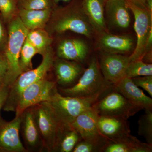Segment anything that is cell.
<instances>
[{"label":"cell","instance_id":"6da1fadb","mask_svg":"<svg viewBox=\"0 0 152 152\" xmlns=\"http://www.w3.org/2000/svg\"><path fill=\"white\" fill-rule=\"evenodd\" d=\"M45 28L51 36L67 31L89 39L96 35L83 9L82 0H71L67 5L55 7Z\"/></svg>","mask_w":152,"mask_h":152},{"label":"cell","instance_id":"7a4b0ae2","mask_svg":"<svg viewBox=\"0 0 152 152\" xmlns=\"http://www.w3.org/2000/svg\"><path fill=\"white\" fill-rule=\"evenodd\" d=\"M114 84L104 78L98 64L97 58H92L77 82L70 88H60L66 96L91 98L98 100L113 90Z\"/></svg>","mask_w":152,"mask_h":152},{"label":"cell","instance_id":"3957f363","mask_svg":"<svg viewBox=\"0 0 152 152\" xmlns=\"http://www.w3.org/2000/svg\"><path fill=\"white\" fill-rule=\"evenodd\" d=\"M8 24V39L4 53L8 69L4 84L10 88L21 74L19 66L20 54L29 31L24 26L18 16Z\"/></svg>","mask_w":152,"mask_h":152},{"label":"cell","instance_id":"277c9868","mask_svg":"<svg viewBox=\"0 0 152 152\" xmlns=\"http://www.w3.org/2000/svg\"><path fill=\"white\" fill-rule=\"evenodd\" d=\"M42 57V62L37 67L22 73L10 88L3 108L4 111L15 112L24 90L32 84L46 77L48 73L53 68L55 58L51 47L48 49Z\"/></svg>","mask_w":152,"mask_h":152},{"label":"cell","instance_id":"5b68a950","mask_svg":"<svg viewBox=\"0 0 152 152\" xmlns=\"http://www.w3.org/2000/svg\"><path fill=\"white\" fill-rule=\"evenodd\" d=\"M31 107L44 149L54 151L58 137L65 125L60 121L48 102L40 103Z\"/></svg>","mask_w":152,"mask_h":152},{"label":"cell","instance_id":"8992f818","mask_svg":"<svg viewBox=\"0 0 152 152\" xmlns=\"http://www.w3.org/2000/svg\"><path fill=\"white\" fill-rule=\"evenodd\" d=\"M97 100L91 98L66 96L55 89L48 101L63 124L70 125L79 115L92 107Z\"/></svg>","mask_w":152,"mask_h":152},{"label":"cell","instance_id":"52a82bcc","mask_svg":"<svg viewBox=\"0 0 152 152\" xmlns=\"http://www.w3.org/2000/svg\"><path fill=\"white\" fill-rule=\"evenodd\" d=\"M92 108L98 115L115 117L127 120L142 109L128 101L115 89L97 101Z\"/></svg>","mask_w":152,"mask_h":152},{"label":"cell","instance_id":"ba28073f","mask_svg":"<svg viewBox=\"0 0 152 152\" xmlns=\"http://www.w3.org/2000/svg\"><path fill=\"white\" fill-rule=\"evenodd\" d=\"M127 1L134 17V28L137 37V44L129 56L130 59H142L145 55L149 37L152 32V12L144 6Z\"/></svg>","mask_w":152,"mask_h":152},{"label":"cell","instance_id":"9c48e42d","mask_svg":"<svg viewBox=\"0 0 152 152\" xmlns=\"http://www.w3.org/2000/svg\"><path fill=\"white\" fill-rule=\"evenodd\" d=\"M57 86L56 80L47 76L30 85L22 93L15 110V117L21 115L28 108L50 100Z\"/></svg>","mask_w":152,"mask_h":152},{"label":"cell","instance_id":"30bf717a","mask_svg":"<svg viewBox=\"0 0 152 152\" xmlns=\"http://www.w3.org/2000/svg\"><path fill=\"white\" fill-rule=\"evenodd\" d=\"M98 116L92 107L79 115L70 125L80 134L82 140L92 143L101 152L110 141L99 131Z\"/></svg>","mask_w":152,"mask_h":152},{"label":"cell","instance_id":"8fae6325","mask_svg":"<svg viewBox=\"0 0 152 152\" xmlns=\"http://www.w3.org/2000/svg\"><path fill=\"white\" fill-rule=\"evenodd\" d=\"M99 52L97 59L101 72L107 80L116 84L125 77L129 56Z\"/></svg>","mask_w":152,"mask_h":152},{"label":"cell","instance_id":"7c38bea8","mask_svg":"<svg viewBox=\"0 0 152 152\" xmlns=\"http://www.w3.org/2000/svg\"><path fill=\"white\" fill-rule=\"evenodd\" d=\"M21 115L7 121L0 115V152H27L20 138Z\"/></svg>","mask_w":152,"mask_h":152},{"label":"cell","instance_id":"4fadbf2b","mask_svg":"<svg viewBox=\"0 0 152 152\" xmlns=\"http://www.w3.org/2000/svg\"><path fill=\"white\" fill-rule=\"evenodd\" d=\"M53 68L57 85L62 88L74 86L84 71L81 63L58 58L55 59Z\"/></svg>","mask_w":152,"mask_h":152},{"label":"cell","instance_id":"5bb4252c","mask_svg":"<svg viewBox=\"0 0 152 152\" xmlns=\"http://www.w3.org/2000/svg\"><path fill=\"white\" fill-rule=\"evenodd\" d=\"M20 131L27 152H39L44 149L31 107L25 110L21 115Z\"/></svg>","mask_w":152,"mask_h":152},{"label":"cell","instance_id":"9a60e30c","mask_svg":"<svg viewBox=\"0 0 152 152\" xmlns=\"http://www.w3.org/2000/svg\"><path fill=\"white\" fill-rule=\"evenodd\" d=\"M98 36L96 45L99 51L125 55L134 51V41L130 36L117 35L108 31Z\"/></svg>","mask_w":152,"mask_h":152},{"label":"cell","instance_id":"2e32d148","mask_svg":"<svg viewBox=\"0 0 152 152\" xmlns=\"http://www.w3.org/2000/svg\"><path fill=\"white\" fill-rule=\"evenodd\" d=\"M97 126L101 134L109 141L118 140L130 135L127 120L121 118L98 115Z\"/></svg>","mask_w":152,"mask_h":152},{"label":"cell","instance_id":"e0dca14e","mask_svg":"<svg viewBox=\"0 0 152 152\" xmlns=\"http://www.w3.org/2000/svg\"><path fill=\"white\" fill-rule=\"evenodd\" d=\"M89 48L86 42L78 39H66L57 46V58L83 63L86 60Z\"/></svg>","mask_w":152,"mask_h":152},{"label":"cell","instance_id":"ac0fdd59","mask_svg":"<svg viewBox=\"0 0 152 152\" xmlns=\"http://www.w3.org/2000/svg\"><path fill=\"white\" fill-rule=\"evenodd\" d=\"M114 89L128 101L142 110H152V99L147 96L132 79L125 77L114 85Z\"/></svg>","mask_w":152,"mask_h":152},{"label":"cell","instance_id":"d6986e66","mask_svg":"<svg viewBox=\"0 0 152 152\" xmlns=\"http://www.w3.org/2000/svg\"><path fill=\"white\" fill-rule=\"evenodd\" d=\"M130 9L127 0H106L105 11L109 22L121 29H126L131 23Z\"/></svg>","mask_w":152,"mask_h":152},{"label":"cell","instance_id":"ffe728a7","mask_svg":"<svg viewBox=\"0 0 152 152\" xmlns=\"http://www.w3.org/2000/svg\"><path fill=\"white\" fill-rule=\"evenodd\" d=\"M106 0H82L85 14L94 30L96 35L108 31L105 19Z\"/></svg>","mask_w":152,"mask_h":152},{"label":"cell","instance_id":"44dd1931","mask_svg":"<svg viewBox=\"0 0 152 152\" xmlns=\"http://www.w3.org/2000/svg\"><path fill=\"white\" fill-rule=\"evenodd\" d=\"M152 145L142 142L130 135L116 141H110L103 150L104 152H151Z\"/></svg>","mask_w":152,"mask_h":152},{"label":"cell","instance_id":"7402d4cb","mask_svg":"<svg viewBox=\"0 0 152 152\" xmlns=\"http://www.w3.org/2000/svg\"><path fill=\"white\" fill-rule=\"evenodd\" d=\"M53 8L43 10H26L19 9L18 16L28 31L45 28L50 18Z\"/></svg>","mask_w":152,"mask_h":152},{"label":"cell","instance_id":"603a6c76","mask_svg":"<svg viewBox=\"0 0 152 152\" xmlns=\"http://www.w3.org/2000/svg\"><path fill=\"white\" fill-rule=\"evenodd\" d=\"M81 140L80 134L71 125H65L60 132L54 152H72Z\"/></svg>","mask_w":152,"mask_h":152},{"label":"cell","instance_id":"cb8c5ba5","mask_svg":"<svg viewBox=\"0 0 152 152\" xmlns=\"http://www.w3.org/2000/svg\"><path fill=\"white\" fill-rule=\"evenodd\" d=\"M26 39L35 48L38 54L42 56L51 47L53 42V38L45 28L29 31Z\"/></svg>","mask_w":152,"mask_h":152},{"label":"cell","instance_id":"d4e9b609","mask_svg":"<svg viewBox=\"0 0 152 152\" xmlns=\"http://www.w3.org/2000/svg\"><path fill=\"white\" fill-rule=\"evenodd\" d=\"M152 75V64L142 59L130 61L126 72L125 77L132 78L141 76Z\"/></svg>","mask_w":152,"mask_h":152},{"label":"cell","instance_id":"484cf974","mask_svg":"<svg viewBox=\"0 0 152 152\" xmlns=\"http://www.w3.org/2000/svg\"><path fill=\"white\" fill-rule=\"evenodd\" d=\"M38 54L37 50L26 39L20 54L19 66L21 73L33 69L32 60Z\"/></svg>","mask_w":152,"mask_h":152},{"label":"cell","instance_id":"4316f807","mask_svg":"<svg viewBox=\"0 0 152 152\" xmlns=\"http://www.w3.org/2000/svg\"><path fill=\"white\" fill-rule=\"evenodd\" d=\"M138 124V134L152 145V110H145V113L139 118Z\"/></svg>","mask_w":152,"mask_h":152},{"label":"cell","instance_id":"83f0119b","mask_svg":"<svg viewBox=\"0 0 152 152\" xmlns=\"http://www.w3.org/2000/svg\"><path fill=\"white\" fill-rule=\"evenodd\" d=\"M18 0H0V15L5 23L18 16Z\"/></svg>","mask_w":152,"mask_h":152},{"label":"cell","instance_id":"f1b7e54d","mask_svg":"<svg viewBox=\"0 0 152 152\" xmlns=\"http://www.w3.org/2000/svg\"><path fill=\"white\" fill-rule=\"evenodd\" d=\"M19 9L26 10H43L54 8L53 0H18Z\"/></svg>","mask_w":152,"mask_h":152},{"label":"cell","instance_id":"f546056e","mask_svg":"<svg viewBox=\"0 0 152 152\" xmlns=\"http://www.w3.org/2000/svg\"><path fill=\"white\" fill-rule=\"evenodd\" d=\"M133 83L138 87L148 93L152 96V75L141 76L131 78Z\"/></svg>","mask_w":152,"mask_h":152},{"label":"cell","instance_id":"4dcf8cb0","mask_svg":"<svg viewBox=\"0 0 152 152\" xmlns=\"http://www.w3.org/2000/svg\"><path fill=\"white\" fill-rule=\"evenodd\" d=\"M99 150L95 145L87 141L82 140L74 148L72 152H98Z\"/></svg>","mask_w":152,"mask_h":152},{"label":"cell","instance_id":"1f68e13d","mask_svg":"<svg viewBox=\"0 0 152 152\" xmlns=\"http://www.w3.org/2000/svg\"><path fill=\"white\" fill-rule=\"evenodd\" d=\"M8 69L7 60L4 52H0V87L4 83Z\"/></svg>","mask_w":152,"mask_h":152},{"label":"cell","instance_id":"d6a6232c","mask_svg":"<svg viewBox=\"0 0 152 152\" xmlns=\"http://www.w3.org/2000/svg\"><path fill=\"white\" fill-rule=\"evenodd\" d=\"M0 15V52H4L8 39V31L6 30Z\"/></svg>","mask_w":152,"mask_h":152},{"label":"cell","instance_id":"836d02e7","mask_svg":"<svg viewBox=\"0 0 152 152\" xmlns=\"http://www.w3.org/2000/svg\"><path fill=\"white\" fill-rule=\"evenodd\" d=\"M10 89V87L4 84L0 87V113L5 103Z\"/></svg>","mask_w":152,"mask_h":152},{"label":"cell","instance_id":"e575fe53","mask_svg":"<svg viewBox=\"0 0 152 152\" xmlns=\"http://www.w3.org/2000/svg\"><path fill=\"white\" fill-rule=\"evenodd\" d=\"M133 4L146 7L152 12V0H127Z\"/></svg>","mask_w":152,"mask_h":152},{"label":"cell","instance_id":"d590c367","mask_svg":"<svg viewBox=\"0 0 152 152\" xmlns=\"http://www.w3.org/2000/svg\"><path fill=\"white\" fill-rule=\"evenodd\" d=\"M71 0H53V1L55 4L56 5H57L58 3L60 2V1L69 2Z\"/></svg>","mask_w":152,"mask_h":152}]
</instances>
